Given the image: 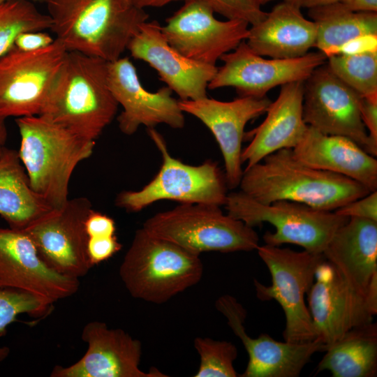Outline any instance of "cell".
Masks as SVG:
<instances>
[{
	"label": "cell",
	"mask_w": 377,
	"mask_h": 377,
	"mask_svg": "<svg viewBox=\"0 0 377 377\" xmlns=\"http://www.w3.org/2000/svg\"><path fill=\"white\" fill-rule=\"evenodd\" d=\"M239 186L262 203L288 200L327 211L371 192L351 179L304 164L292 149H279L246 168Z\"/></svg>",
	"instance_id": "1"
},
{
	"label": "cell",
	"mask_w": 377,
	"mask_h": 377,
	"mask_svg": "<svg viewBox=\"0 0 377 377\" xmlns=\"http://www.w3.org/2000/svg\"><path fill=\"white\" fill-rule=\"evenodd\" d=\"M50 30L68 52L119 59L148 14L126 0H44Z\"/></svg>",
	"instance_id": "2"
},
{
	"label": "cell",
	"mask_w": 377,
	"mask_h": 377,
	"mask_svg": "<svg viewBox=\"0 0 377 377\" xmlns=\"http://www.w3.org/2000/svg\"><path fill=\"white\" fill-rule=\"evenodd\" d=\"M118 106L109 86L108 62L67 52L40 115L96 142L114 119Z\"/></svg>",
	"instance_id": "3"
},
{
	"label": "cell",
	"mask_w": 377,
	"mask_h": 377,
	"mask_svg": "<svg viewBox=\"0 0 377 377\" xmlns=\"http://www.w3.org/2000/svg\"><path fill=\"white\" fill-rule=\"evenodd\" d=\"M21 137L20 158L33 190L54 209L68 200V185L79 163L90 157L96 142L40 115L15 119Z\"/></svg>",
	"instance_id": "4"
},
{
	"label": "cell",
	"mask_w": 377,
	"mask_h": 377,
	"mask_svg": "<svg viewBox=\"0 0 377 377\" xmlns=\"http://www.w3.org/2000/svg\"><path fill=\"white\" fill-rule=\"evenodd\" d=\"M119 273L133 297L163 304L197 284L203 265L199 255L153 236L142 227L135 231Z\"/></svg>",
	"instance_id": "5"
},
{
	"label": "cell",
	"mask_w": 377,
	"mask_h": 377,
	"mask_svg": "<svg viewBox=\"0 0 377 377\" xmlns=\"http://www.w3.org/2000/svg\"><path fill=\"white\" fill-rule=\"evenodd\" d=\"M142 228L156 237L186 251L230 253L251 251L259 246L253 227L225 214L221 207L201 203H181L147 219Z\"/></svg>",
	"instance_id": "6"
},
{
	"label": "cell",
	"mask_w": 377,
	"mask_h": 377,
	"mask_svg": "<svg viewBox=\"0 0 377 377\" xmlns=\"http://www.w3.org/2000/svg\"><path fill=\"white\" fill-rule=\"evenodd\" d=\"M225 207L228 214L254 227L267 222L275 232L267 231V245L293 244L312 253H323L337 230L349 219L334 211L318 209L288 200L265 204L242 191L228 193Z\"/></svg>",
	"instance_id": "7"
},
{
	"label": "cell",
	"mask_w": 377,
	"mask_h": 377,
	"mask_svg": "<svg viewBox=\"0 0 377 377\" xmlns=\"http://www.w3.org/2000/svg\"><path fill=\"white\" fill-rule=\"evenodd\" d=\"M147 132L161 154L160 170L141 189L119 193L116 206L128 212H138L163 200L225 205L228 186L216 162L207 160L198 165L184 163L170 155L163 138L154 128H147Z\"/></svg>",
	"instance_id": "8"
},
{
	"label": "cell",
	"mask_w": 377,
	"mask_h": 377,
	"mask_svg": "<svg viewBox=\"0 0 377 377\" xmlns=\"http://www.w3.org/2000/svg\"><path fill=\"white\" fill-rule=\"evenodd\" d=\"M257 252L268 268L272 284L267 286L254 279L256 297L262 301L274 300L283 310L285 341L306 343L317 337L304 296L311 288L323 253L270 245L258 246Z\"/></svg>",
	"instance_id": "9"
},
{
	"label": "cell",
	"mask_w": 377,
	"mask_h": 377,
	"mask_svg": "<svg viewBox=\"0 0 377 377\" xmlns=\"http://www.w3.org/2000/svg\"><path fill=\"white\" fill-rule=\"evenodd\" d=\"M67 52L55 38L50 45L35 51L13 45L0 57V116L41 114Z\"/></svg>",
	"instance_id": "10"
},
{
	"label": "cell",
	"mask_w": 377,
	"mask_h": 377,
	"mask_svg": "<svg viewBox=\"0 0 377 377\" xmlns=\"http://www.w3.org/2000/svg\"><path fill=\"white\" fill-rule=\"evenodd\" d=\"M92 209L85 197L69 199L23 229L45 261L56 272L80 279L94 267L87 253L85 221Z\"/></svg>",
	"instance_id": "11"
},
{
	"label": "cell",
	"mask_w": 377,
	"mask_h": 377,
	"mask_svg": "<svg viewBox=\"0 0 377 377\" xmlns=\"http://www.w3.org/2000/svg\"><path fill=\"white\" fill-rule=\"evenodd\" d=\"M321 51L308 52L295 59H265L254 52L245 40L223 54V65L208 84L215 89L230 87L239 96L260 98L270 89L293 82H304L318 66L326 63Z\"/></svg>",
	"instance_id": "12"
},
{
	"label": "cell",
	"mask_w": 377,
	"mask_h": 377,
	"mask_svg": "<svg viewBox=\"0 0 377 377\" xmlns=\"http://www.w3.org/2000/svg\"><path fill=\"white\" fill-rule=\"evenodd\" d=\"M202 0H188L165 20L161 30L169 44L187 58L216 66L249 34V24L237 20H217Z\"/></svg>",
	"instance_id": "13"
},
{
	"label": "cell",
	"mask_w": 377,
	"mask_h": 377,
	"mask_svg": "<svg viewBox=\"0 0 377 377\" xmlns=\"http://www.w3.org/2000/svg\"><path fill=\"white\" fill-rule=\"evenodd\" d=\"M361 99L325 63L304 81V121L323 133L348 138L367 152L368 133L361 118Z\"/></svg>",
	"instance_id": "14"
},
{
	"label": "cell",
	"mask_w": 377,
	"mask_h": 377,
	"mask_svg": "<svg viewBox=\"0 0 377 377\" xmlns=\"http://www.w3.org/2000/svg\"><path fill=\"white\" fill-rule=\"evenodd\" d=\"M80 284L47 265L24 230L0 228V288L29 292L52 304L75 294Z\"/></svg>",
	"instance_id": "15"
},
{
	"label": "cell",
	"mask_w": 377,
	"mask_h": 377,
	"mask_svg": "<svg viewBox=\"0 0 377 377\" xmlns=\"http://www.w3.org/2000/svg\"><path fill=\"white\" fill-rule=\"evenodd\" d=\"M87 343L84 355L68 367L55 366L51 377H165L157 369L140 368L142 345L121 329H110L105 323L91 321L82 331Z\"/></svg>",
	"instance_id": "16"
},
{
	"label": "cell",
	"mask_w": 377,
	"mask_h": 377,
	"mask_svg": "<svg viewBox=\"0 0 377 377\" xmlns=\"http://www.w3.org/2000/svg\"><path fill=\"white\" fill-rule=\"evenodd\" d=\"M314 280L307 293L309 311L316 339L326 350L353 327L371 322L377 311L348 286L325 258L318 265Z\"/></svg>",
	"instance_id": "17"
},
{
	"label": "cell",
	"mask_w": 377,
	"mask_h": 377,
	"mask_svg": "<svg viewBox=\"0 0 377 377\" xmlns=\"http://www.w3.org/2000/svg\"><path fill=\"white\" fill-rule=\"evenodd\" d=\"M272 101L265 96H239L221 101L207 96L197 100H179L184 113L200 120L214 135L221 151L228 188L239 186L242 169V143L246 124L267 112Z\"/></svg>",
	"instance_id": "18"
},
{
	"label": "cell",
	"mask_w": 377,
	"mask_h": 377,
	"mask_svg": "<svg viewBox=\"0 0 377 377\" xmlns=\"http://www.w3.org/2000/svg\"><path fill=\"white\" fill-rule=\"evenodd\" d=\"M215 304L248 353V364L241 377H297L314 353L325 351L318 339L291 343L278 341L267 334L251 338L244 326L246 311L233 296L222 295Z\"/></svg>",
	"instance_id": "19"
},
{
	"label": "cell",
	"mask_w": 377,
	"mask_h": 377,
	"mask_svg": "<svg viewBox=\"0 0 377 377\" xmlns=\"http://www.w3.org/2000/svg\"><path fill=\"white\" fill-rule=\"evenodd\" d=\"M108 82L114 98L123 108L117 119L124 134L133 135L142 125L147 128L160 124L173 128L184 126V112L179 100L172 96V91L167 86L155 92L147 91L128 57L108 62Z\"/></svg>",
	"instance_id": "20"
},
{
	"label": "cell",
	"mask_w": 377,
	"mask_h": 377,
	"mask_svg": "<svg viewBox=\"0 0 377 377\" xmlns=\"http://www.w3.org/2000/svg\"><path fill=\"white\" fill-rule=\"evenodd\" d=\"M131 55L154 68L161 81L180 100L207 97V89L214 77L216 66L205 64L184 56L165 38L156 21L145 22L127 46Z\"/></svg>",
	"instance_id": "21"
},
{
	"label": "cell",
	"mask_w": 377,
	"mask_h": 377,
	"mask_svg": "<svg viewBox=\"0 0 377 377\" xmlns=\"http://www.w3.org/2000/svg\"><path fill=\"white\" fill-rule=\"evenodd\" d=\"M323 254L348 286L377 311V221L349 218Z\"/></svg>",
	"instance_id": "22"
},
{
	"label": "cell",
	"mask_w": 377,
	"mask_h": 377,
	"mask_svg": "<svg viewBox=\"0 0 377 377\" xmlns=\"http://www.w3.org/2000/svg\"><path fill=\"white\" fill-rule=\"evenodd\" d=\"M304 83L293 82L281 86L264 121L249 133L251 141L241 154L246 168L279 149H293L300 142L308 128L302 114Z\"/></svg>",
	"instance_id": "23"
},
{
	"label": "cell",
	"mask_w": 377,
	"mask_h": 377,
	"mask_svg": "<svg viewBox=\"0 0 377 377\" xmlns=\"http://www.w3.org/2000/svg\"><path fill=\"white\" fill-rule=\"evenodd\" d=\"M295 157L311 168L351 179L377 191V160L351 139L327 135L309 126L292 149Z\"/></svg>",
	"instance_id": "24"
},
{
	"label": "cell",
	"mask_w": 377,
	"mask_h": 377,
	"mask_svg": "<svg viewBox=\"0 0 377 377\" xmlns=\"http://www.w3.org/2000/svg\"><path fill=\"white\" fill-rule=\"evenodd\" d=\"M316 38L315 22L302 15L300 7L282 1L251 25L245 41L258 55L287 59L306 55Z\"/></svg>",
	"instance_id": "25"
},
{
	"label": "cell",
	"mask_w": 377,
	"mask_h": 377,
	"mask_svg": "<svg viewBox=\"0 0 377 377\" xmlns=\"http://www.w3.org/2000/svg\"><path fill=\"white\" fill-rule=\"evenodd\" d=\"M54 209L31 186L18 151L0 153V216L10 228L23 230Z\"/></svg>",
	"instance_id": "26"
},
{
	"label": "cell",
	"mask_w": 377,
	"mask_h": 377,
	"mask_svg": "<svg viewBox=\"0 0 377 377\" xmlns=\"http://www.w3.org/2000/svg\"><path fill=\"white\" fill-rule=\"evenodd\" d=\"M316 374L328 371L333 377H376L377 324L353 327L325 351Z\"/></svg>",
	"instance_id": "27"
},
{
	"label": "cell",
	"mask_w": 377,
	"mask_h": 377,
	"mask_svg": "<svg viewBox=\"0 0 377 377\" xmlns=\"http://www.w3.org/2000/svg\"><path fill=\"white\" fill-rule=\"evenodd\" d=\"M308 9L317 27L315 47L327 57L356 40L376 38V12H354L339 1Z\"/></svg>",
	"instance_id": "28"
},
{
	"label": "cell",
	"mask_w": 377,
	"mask_h": 377,
	"mask_svg": "<svg viewBox=\"0 0 377 377\" xmlns=\"http://www.w3.org/2000/svg\"><path fill=\"white\" fill-rule=\"evenodd\" d=\"M326 64L340 80L362 97L377 96L376 48L330 55Z\"/></svg>",
	"instance_id": "29"
},
{
	"label": "cell",
	"mask_w": 377,
	"mask_h": 377,
	"mask_svg": "<svg viewBox=\"0 0 377 377\" xmlns=\"http://www.w3.org/2000/svg\"><path fill=\"white\" fill-rule=\"evenodd\" d=\"M52 21L29 0H10L0 4V57L13 45L22 32L50 29Z\"/></svg>",
	"instance_id": "30"
},
{
	"label": "cell",
	"mask_w": 377,
	"mask_h": 377,
	"mask_svg": "<svg viewBox=\"0 0 377 377\" xmlns=\"http://www.w3.org/2000/svg\"><path fill=\"white\" fill-rule=\"evenodd\" d=\"M52 304L29 292L14 288H0V336L5 335L7 327L18 315L27 313L38 318L47 315ZM10 348L0 347V362L8 357Z\"/></svg>",
	"instance_id": "31"
},
{
	"label": "cell",
	"mask_w": 377,
	"mask_h": 377,
	"mask_svg": "<svg viewBox=\"0 0 377 377\" xmlns=\"http://www.w3.org/2000/svg\"><path fill=\"white\" fill-rule=\"evenodd\" d=\"M194 348L200 356V366L195 377L238 376L233 366L237 350L231 342L197 337Z\"/></svg>",
	"instance_id": "32"
},
{
	"label": "cell",
	"mask_w": 377,
	"mask_h": 377,
	"mask_svg": "<svg viewBox=\"0 0 377 377\" xmlns=\"http://www.w3.org/2000/svg\"><path fill=\"white\" fill-rule=\"evenodd\" d=\"M214 13L228 20H237L253 25L263 20L267 12L261 8L260 0H202Z\"/></svg>",
	"instance_id": "33"
},
{
	"label": "cell",
	"mask_w": 377,
	"mask_h": 377,
	"mask_svg": "<svg viewBox=\"0 0 377 377\" xmlns=\"http://www.w3.org/2000/svg\"><path fill=\"white\" fill-rule=\"evenodd\" d=\"M334 212L348 218L356 217L377 221V191L352 200Z\"/></svg>",
	"instance_id": "34"
},
{
	"label": "cell",
	"mask_w": 377,
	"mask_h": 377,
	"mask_svg": "<svg viewBox=\"0 0 377 377\" xmlns=\"http://www.w3.org/2000/svg\"><path fill=\"white\" fill-rule=\"evenodd\" d=\"M121 248L122 245L116 235L88 237L87 253L89 260L94 266L108 260Z\"/></svg>",
	"instance_id": "35"
},
{
	"label": "cell",
	"mask_w": 377,
	"mask_h": 377,
	"mask_svg": "<svg viewBox=\"0 0 377 377\" xmlns=\"http://www.w3.org/2000/svg\"><path fill=\"white\" fill-rule=\"evenodd\" d=\"M362 122L368 130L369 146L367 152L373 156L377 155V96L362 97L360 104Z\"/></svg>",
	"instance_id": "36"
},
{
	"label": "cell",
	"mask_w": 377,
	"mask_h": 377,
	"mask_svg": "<svg viewBox=\"0 0 377 377\" xmlns=\"http://www.w3.org/2000/svg\"><path fill=\"white\" fill-rule=\"evenodd\" d=\"M84 226L88 237L115 235L116 224L114 219L94 209L89 212Z\"/></svg>",
	"instance_id": "37"
},
{
	"label": "cell",
	"mask_w": 377,
	"mask_h": 377,
	"mask_svg": "<svg viewBox=\"0 0 377 377\" xmlns=\"http://www.w3.org/2000/svg\"><path fill=\"white\" fill-rule=\"evenodd\" d=\"M54 39L45 31H24L16 37L14 46L22 51H35L50 45Z\"/></svg>",
	"instance_id": "38"
},
{
	"label": "cell",
	"mask_w": 377,
	"mask_h": 377,
	"mask_svg": "<svg viewBox=\"0 0 377 377\" xmlns=\"http://www.w3.org/2000/svg\"><path fill=\"white\" fill-rule=\"evenodd\" d=\"M339 1L354 12H377V0H339Z\"/></svg>",
	"instance_id": "39"
},
{
	"label": "cell",
	"mask_w": 377,
	"mask_h": 377,
	"mask_svg": "<svg viewBox=\"0 0 377 377\" xmlns=\"http://www.w3.org/2000/svg\"><path fill=\"white\" fill-rule=\"evenodd\" d=\"M188 0H131V3L140 8L144 9L147 7H162L173 1Z\"/></svg>",
	"instance_id": "40"
},
{
	"label": "cell",
	"mask_w": 377,
	"mask_h": 377,
	"mask_svg": "<svg viewBox=\"0 0 377 377\" xmlns=\"http://www.w3.org/2000/svg\"><path fill=\"white\" fill-rule=\"evenodd\" d=\"M6 118L0 116V153L5 147V144L8 137V131L6 126Z\"/></svg>",
	"instance_id": "41"
},
{
	"label": "cell",
	"mask_w": 377,
	"mask_h": 377,
	"mask_svg": "<svg viewBox=\"0 0 377 377\" xmlns=\"http://www.w3.org/2000/svg\"><path fill=\"white\" fill-rule=\"evenodd\" d=\"M339 0H305L303 8H310L338 2Z\"/></svg>",
	"instance_id": "42"
},
{
	"label": "cell",
	"mask_w": 377,
	"mask_h": 377,
	"mask_svg": "<svg viewBox=\"0 0 377 377\" xmlns=\"http://www.w3.org/2000/svg\"><path fill=\"white\" fill-rule=\"evenodd\" d=\"M275 1V0H260L261 5H265L270 1ZM283 1L295 5L297 6H299L300 8H303L304 3L305 0H283Z\"/></svg>",
	"instance_id": "43"
},
{
	"label": "cell",
	"mask_w": 377,
	"mask_h": 377,
	"mask_svg": "<svg viewBox=\"0 0 377 377\" xmlns=\"http://www.w3.org/2000/svg\"><path fill=\"white\" fill-rule=\"evenodd\" d=\"M7 1H10V0H0V4L2 3H4ZM34 3H36V2H43L44 0H29Z\"/></svg>",
	"instance_id": "44"
},
{
	"label": "cell",
	"mask_w": 377,
	"mask_h": 377,
	"mask_svg": "<svg viewBox=\"0 0 377 377\" xmlns=\"http://www.w3.org/2000/svg\"><path fill=\"white\" fill-rule=\"evenodd\" d=\"M126 1H127L128 2H129V3H131V0H126Z\"/></svg>",
	"instance_id": "45"
}]
</instances>
